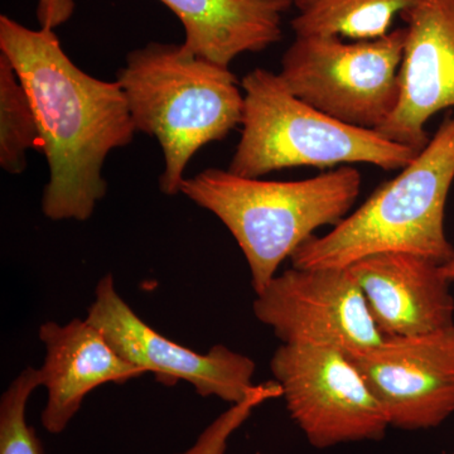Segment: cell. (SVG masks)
<instances>
[{
  "instance_id": "e0dca14e",
  "label": "cell",
  "mask_w": 454,
  "mask_h": 454,
  "mask_svg": "<svg viewBox=\"0 0 454 454\" xmlns=\"http://www.w3.org/2000/svg\"><path fill=\"white\" fill-rule=\"evenodd\" d=\"M42 387L40 370L27 367L0 399V454H44L37 432L27 422V405Z\"/></svg>"
},
{
  "instance_id": "9a60e30c",
  "label": "cell",
  "mask_w": 454,
  "mask_h": 454,
  "mask_svg": "<svg viewBox=\"0 0 454 454\" xmlns=\"http://www.w3.org/2000/svg\"><path fill=\"white\" fill-rule=\"evenodd\" d=\"M417 0H293L297 14L291 26L295 35H336L372 41L393 31Z\"/></svg>"
},
{
  "instance_id": "ba28073f",
  "label": "cell",
  "mask_w": 454,
  "mask_h": 454,
  "mask_svg": "<svg viewBox=\"0 0 454 454\" xmlns=\"http://www.w3.org/2000/svg\"><path fill=\"white\" fill-rule=\"evenodd\" d=\"M254 315L283 345L360 354L384 340L348 269L292 267L255 293Z\"/></svg>"
},
{
  "instance_id": "9c48e42d",
  "label": "cell",
  "mask_w": 454,
  "mask_h": 454,
  "mask_svg": "<svg viewBox=\"0 0 454 454\" xmlns=\"http://www.w3.org/2000/svg\"><path fill=\"white\" fill-rule=\"evenodd\" d=\"M86 319L124 360L153 373L155 380L167 387L186 381L199 395L216 396L231 405L255 387L252 358L223 345L200 354L162 336L122 300L112 274L98 283Z\"/></svg>"
},
{
  "instance_id": "d6986e66",
  "label": "cell",
  "mask_w": 454,
  "mask_h": 454,
  "mask_svg": "<svg viewBox=\"0 0 454 454\" xmlns=\"http://www.w3.org/2000/svg\"><path fill=\"white\" fill-rule=\"evenodd\" d=\"M74 7V0H38L37 20L41 28L55 31L73 17Z\"/></svg>"
},
{
  "instance_id": "52a82bcc",
  "label": "cell",
  "mask_w": 454,
  "mask_h": 454,
  "mask_svg": "<svg viewBox=\"0 0 454 454\" xmlns=\"http://www.w3.org/2000/svg\"><path fill=\"white\" fill-rule=\"evenodd\" d=\"M286 409L313 447L379 441L390 424L365 379L345 352L280 345L270 360Z\"/></svg>"
},
{
  "instance_id": "2e32d148",
  "label": "cell",
  "mask_w": 454,
  "mask_h": 454,
  "mask_svg": "<svg viewBox=\"0 0 454 454\" xmlns=\"http://www.w3.org/2000/svg\"><path fill=\"white\" fill-rule=\"evenodd\" d=\"M41 149L31 98L9 59L0 53V166L11 175L27 167V153Z\"/></svg>"
},
{
  "instance_id": "7c38bea8",
  "label": "cell",
  "mask_w": 454,
  "mask_h": 454,
  "mask_svg": "<svg viewBox=\"0 0 454 454\" xmlns=\"http://www.w3.org/2000/svg\"><path fill=\"white\" fill-rule=\"evenodd\" d=\"M384 337L415 336L454 325L450 280L439 262L414 254H375L346 268Z\"/></svg>"
},
{
  "instance_id": "3957f363",
  "label": "cell",
  "mask_w": 454,
  "mask_h": 454,
  "mask_svg": "<svg viewBox=\"0 0 454 454\" xmlns=\"http://www.w3.org/2000/svg\"><path fill=\"white\" fill-rule=\"evenodd\" d=\"M361 184V173L351 166L286 182L208 168L184 179L181 193L229 229L249 265L254 291L259 293L316 230L337 225L348 216Z\"/></svg>"
},
{
  "instance_id": "8fae6325",
  "label": "cell",
  "mask_w": 454,
  "mask_h": 454,
  "mask_svg": "<svg viewBox=\"0 0 454 454\" xmlns=\"http://www.w3.org/2000/svg\"><path fill=\"white\" fill-rule=\"evenodd\" d=\"M402 20L406 41L399 103L375 131L420 152L430 140L427 122L454 109V0H417Z\"/></svg>"
},
{
  "instance_id": "ffe728a7",
  "label": "cell",
  "mask_w": 454,
  "mask_h": 454,
  "mask_svg": "<svg viewBox=\"0 0 454 454\" xmlns=\"http://www.w3.org/2000/svg\"><path fill=\"white\" fill-rule=\"evenodd\" d=\"M442 268H443L444 274H446V277L448 278V279H450V282H453V280H454V247H453L452 255H450V258L448 259L447 262H444V264L442 265Z\"/></svg>"
},
{
  "instance_id": "8992f818",
  "label": "cell",
  "mask_w": 454,
  "mask_h": 454,
  "mask_svg": "<svg viewBox=\"0 0 454 454\" xmlns=\"http://www.w3.org/2000/svg\"><path fill=\"white\" fill-rule=\"evenodd\" d=\"M405 41V27L372 41L295 35L278 74L293 95L317 110L378 130L399 103Z\"/></svg>"
},
{
  "instance_id": "7a4b0ae2",
  "label": "cell",
  "mask_w": 454,
  "mask_h": 454,
  "mask_svg": "<svg viewBox=\"0 0 454 454\" xmlns=\"http://www.w3.org/2000/svg\"><path fill=\"white\" fill-rule=\"evenodd\" d=\"M137 131L160 142L166 195L181 193L193 155L241 124L245 98L229 67L182 44L152 43L131 51L116 79Z\"/></svg>"
},
{
  "instance_id": "30bf717a",
  "label": "cell",
  "mask_w": 454,
  "mask_h": 454,
  "mask_svg": "<svg viewBox=\"0 0 454 454\" xmlns=\"http://www.w3.org/2000/svg\"><path fill=\"white\" fill-rule=\"evenodd\" d=\"M390 427L435 428L454 414V325L415 336L385 337L351 355Z\"/></svg>"
},
{
  "instance_id": "277c9868",
  "label": "cell",
  "mask_w": 454,
  "mask_h": 454,
  "mask_svg": "<svg viewBox=\"0 0 454 454\" xmlns=\"http://www.w3.org/2000/svg\"><path fill=\"white\" fill-rule=\"evenodd\" d=\"M454 182V114L399 175L381 184L328 234L312 236L291 262L301 269H346L375 254H414L443 265L453 252L444 215Z\"/></svg>"
},
{
  "instance_id": "6da1fadb",
  "label": "cell",
  "mask_w": 454,
  "mask_h": 454,
  "mask_svg": "<svg viewBox=\"0 0 454 454\" xmlns=\"http://www.w3.org/2000/svg\"><path fill=\"white\" fill-rule=\"evenodd\" d=\"M0 53L31 98L50 168L42 211L52 221H86L106 195L103 167L137 133L118 82H104L71 61L50 29L0 17Z\"/></svg>"
},
{
  "instance_id": "5b68a950",
  "label": "cell",
  "mask_w": 454,
  "mask_h": 454,
  "mask_svg": "<svg viewBox=\"0 0 454 454\" xmlns=\"http://www.w3.org/2000/svg\"><path fill=\"white\" fill-rule=\"evenodd\" d=\"M245 91L241 138L229 170L259 178L293 167L333 168L355 163L403 169L419 152L346 124L293 95L279 74L255 68L241 82Z\"/></svg>"
},
{
  "instance_id": "ac0fdd59",
  "label": "cell",
  "mask_w": 454,
  "mask_h": 454,
  "mask_svg": "<svg viewBox=\"0 0 454 454\" xmlns=\"http://www.w3.org/2000/svg\"><path fill=\"white\" fill-rule=\"evenodd\" d=\"M283 396L282 387L276 380L255 385L252 393L236 403L203 429L195 443L176 454H225L230 438L260 405Z\"/></svg>"
},
{
  "instance_id": "4fadbf2b",
  "label": "cell",
  "mask_w": 454,
  "mask_h": 454,
  "mask_svg": "<svg viewBox=\"0 0 454 454\" xmlns=\"http://www.w3.org/2000/svg\"><path fill=\"white\" fill-rule=\"evenodd\" d=\"M38 336L46 349L38 369L47 390L41 422L50 434H61L67 428L92 390L110 382L125 384L146 373L124 360L88 319L66 325L46 322Z\"/></svg>"
},
{
  "instance_id": "5bb4252c",
  "label": "cell",
  "mask_w": 454,
  "mask_h": 454,
  "mask_svg": "<svg viewBox=\"0 0 454 454\" xmlns=\"http://www.w3.org/2000/svg\"><path fill=\"white\" fill-rule=\"evenodd\" d=\"M178 17L184 46L229 67L236 57L269 49L282 40L283 18L293 0H160Z\"/></svg>"
}]
</instances>
